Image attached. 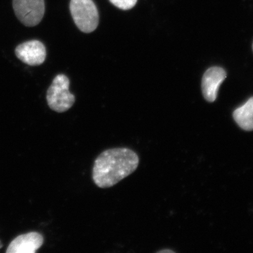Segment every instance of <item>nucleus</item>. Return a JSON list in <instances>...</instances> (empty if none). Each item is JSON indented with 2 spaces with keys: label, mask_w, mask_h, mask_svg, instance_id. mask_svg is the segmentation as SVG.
Returning a JSON list of instances; mask_svg holds the SVG:
<instances>
[{
  "label": "nucleus",
  "mask_w": 253,
  "mask_h": 253,
  "mask_svg": "<svg viewBox=\"0 0 253 253\" xmlns=\"http://www.w3.org/2000/svg\"><path fill=\"white\" fill-rule=\"evenodd\" d=\"M70 11L76 26L83 33H91L97 28L99 12L92 0H71Z\"/></svg>",
  "instance_id": "7ed1b4c3"
},
{
  "label": "nucleus",
  "mask_w": 253,
  "mask_h": 253,
  "mask_svg": "<svg viewBox=\"0 0 253 253\" xmlns=\"http://www.w3.org/2000/svg\"><path fill=\"white\" fill-rule=\"evenodd\" d=\"M233 118L241 129L253 130V96L234 111Z\"/></svg>",
  "instance_id": "6e6552de"
},
{
  "label": "nucleus",
  "mask_w": 253,
  "mask_h": 253,
  "mask_svg": "<svg viewBox=\"0 0 253 253\" xmlns=\"http://www.w3.org/2000/svg\"><path fill=\"white\" fill-rule=\"evenodd\" d=\"M226 78V72L222 68L212 67L204 73L202 79V92L208 102H214L217 97L221 83Z\"/></svg>",
  "instance_id": "423d86ee"
},
{
  "label": "nucleus",
  "mask_w": 253,
  "mask_h": 253,
  "mask_svg": "<svg viewBox=\"0 0 253 253\" xmlns=\"http://www.w3.org/2000/svg\"><path fill=\"white\" fill-rule=\"evenodd\" d=\"M44 243L40 233L31 231L15 238L8 246L7 253H35Z\"/></svg>",
  "instance_id": "0eeeda50"
},
{
  "label": "nucleus",
  "mask_w": 253,
  "mask_h": 253,
  "mask_svg": "<svg viewBox=\"0 0 253 253\" xmlns=\"http://www.w3.org/2000/svg\"></svg>",
  "instance_id": "9b49d317"
},
{
  "label": "nucleus",
  "mask_w": 253,
  "mask_h": 253,
  "mask_svg": "<svg viewBox=\"0 0 253 253\" xmlns=\"http://www.w3.org/2000/svg\"><path fill=\"white\" fill-rule=\"evenodd\" d=\"M15 53L18 59L29 66H40L46 59L45 46L39 41H28L19 44Z\"/></svg>",
  "instance_id": "39448f33"
},
{
  "label": "nucleus",
  "mask_w": 253,
  "mask_h": 253,
  "mask_svg": "<svg viewBox=\"0 0 253 253\" xmlns=\"http://www.w3.org/2000/svg\"><path fill=\"white\" fill-rule=\"evenodd\" d=\"M13 8L16 17L27 27L39 24L45 11L44 0H13Z\"/></svg>",
  "instance_id": "20e7f679"
},
{
  "label": "nucleus",
  "mask_w": 253,
  "mask_h": 253,
  "mask_svg": "<svg viewBox=\"0 0 253 253\" xmlns=\"http://www.w3.org/2000/svg\"><path fill=\"white\" fill-rule=\"evenodd\" d=\"M116 7L123 10H129L134 7L137 0H110Z\"/></svg>",
  "instance_id": "1a4fd4ad"
},
{
  "label": "nucleus",
  "mask_w": 253,
  "mask_h": 253,
  "mask_svg": "<svg viewBox=\"0 0 253 253\" xmlns=\"http://www.w3.org/2000/svg\"><path fill=\"white\" fill-rule=\"evenodd\" d=\"M139 163V157L132 150L126 148L106 150L95 161L93 180L102 189L111 187L134 172Z\"/></svg>",
  "instance_id": "f257e3e1"
},
{
  "label": "nucleus",
  "mask_w": 253,
  "mask_h": 253,
  "mask_svg": "<svg viewBox=\"0 0 253 253\" xmlns=\"http://www.w3.org/2000/svg\"><path fill=\"white\" fill-rule=\"evenodd\" d=\"M70 81L67 76L59 74L55 77L46 92L48 106L52 111L63 113L71 109L76 98L69 91Z\"/></svg>",
  "instance_id": "f03ea898"
},
{
  "label": "nucleus",
  "mask_w": 253,
  "mask_h": 253,
  "mask_svg": "<svg viewBox=\"0 0 253 253\" xmlns=\"http://www.w3.org/2000/svg\"><path fill=\"white\" fill-rule=\"evenodd\" d=\"M158 253H174V251H172V250L166 249V250H162V251H158Z\"/></svg>",
  "instance_id": "9d476101"
}]
</instances>
